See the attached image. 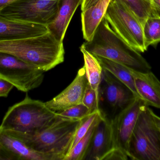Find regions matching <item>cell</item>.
I'll return each instance as SVG.
<instances>
[{
  "mask_svg": "<svg viewBox=\"0 0 160 160\" xmlns=\"http://www.w3.org/2000/svg\"><path fill=\"white\" fill-rule=\"evenodd\" d=\"M146 105L143 101L137 97L111 120L113 149L119 150L128 157L130 140L139 114Z\"/></svg>",
  "mask_w": 160,
  "mask_h": 160,
  "instance_id": "30bf717a",
  "label": "cell"
},
{
  "mask_svg": "<svg viewBox=\"0 0 160 160\" xmlns=\"http://www.w3.org/2000/svg\"><path fill=\"white\" fill-rule=\"evenodd\" d=\"M134 13L143 26L147 19L158 12L153 0H121Z\"/></svg>",
  "mask_w": 160,
  "mask_h": 160,
  "instance_id": "44dd1931",
  "label": "cell"
},
{
  "mask_svg": "<svg viewBox=\"0 0 160 160\" xmlns=\"http://www.w3.org/2000/svg\"><path fill=\"white\" fill-rule=\"evenodd\" d=\"M82 2V0H58L57 15L48 27L49 32L59 41H63L70 21Z\"/></svg>",
  "mask_w": 160,
  "mask_h": 160,
  "instance_id": "9a60e30c",
  "label": "cell"
},
{
  "mask_svg": "<svg viewBox=\"0 0 160 160\" xmlns=\"http://www.w3.org/2000/svg\"><path fill=\"white\" fill-rule=\"evenodd\" d=\"M104 17L112 29L130 47L140 53L147 50L142 25L123 1L111 0Z\"/></svg>",
  "mask_w": 160,
  "mask_h": 160,
  "instance_id": "8992f818",
  "label": "cell"
},
{
  "mask_svg": "<svg viewBox=\"0 0 160 160\" xmlns=\"http://www.w3.org/2000/svg\"><path fill=\"white\" fill-rule=\"evenodd\" d=\"M0 51L13 54L45 72L64 61L63 41L49 32L38 36L0 41Z\"/></svg>",
  "mask_w": 160,
  "mask_h": 160,
  "instance_id": "7a4b0ae2",
  "label": "cell"
},
{
  "mask_svg": "<svg viewBox=\"0 0 160 160\" xmlns=\"http://www.w3.org/2000/svg\"><path fill=\"white\" fill-rule=\"evenodd\" d=\"M57 116L58 113L50 110L45 102L32 99L27 94L23 100L9 107L0 129L35 132L48 126Z\"/></svg>",
  "mask_w": 160,
  "mask_h": 160,
  "instance_id": "277c9868",
  "label": "cell"
},
{
  "mask_svg": "<svg viewBox=\"0 0 160 160\" xmlns=\"http://www.w3.org/2000/svg\"><path fill=\"white\" fill-rule=\"evenodd\" d=\"M96 56L102 68L111 72L116 78L128 86L135 95L139 97L135 89L134 79L129 69L121 64L110 59L100 56Z\"/></svg>",
  "mask_w": 160,
  "mask_h": 160,
  "instance_id": "d6986e66",
  "label": "cell"
},
{
  "mask_svg": "<svg viewBox=\"0 0 160 160\" xmlns=\"http://www.w3.org/2000/svg\"><path fill=\"white\" fill-rule=\"evenodd\" d=\"M99 1V0H82L81 4V10L82 11L85 10L97 3Z\"/></svg>",
  "mask_w": 160,
  "mask_h": 160,
  "instance_id": "83f0119b",
  "label": "cell"
},
{
  "mask_svg": "<svg viewBox=\"0 0 160 160\" xmlns=\"http://www.w3.org/2000/svg\"><path fill=\"white\" fill-rule=\"evenodd\" d=\"M83 119H70L58 114L51 124L38 131H4L33 150L50 156L53 160H65L72 149L76 132Z\"/></svg>",
  "mask_w": 160,
  "mask_h": 160,
  "instance_id": "6da1fadb",
  "label": "cell"
},
{
  "mask_svg": "<svg viewBox=\"0 0 160 160\" xmlns=\"http://www.w3.org/2000/svg\"><path fill=\"white\" fill-rule=\"evenodd\" d=\"M14 85L9 82L0 78V97H7Z\"/></svg>",
  "mask_w": 160,
  "mask_h": 160,
  "instance_id": "4316f807",
  "label": "cell"
},
{
  "mask_svg": "<svg viewBox=\"0 0 160 160\" xmlns=\"http://www.w3.org/2000/svg\"><path fill=\"white\" fill-rule=\"evenodd\" d=\"M146 105L139 114L130 140L128 157L133 160H160V131Z\"/></svg>",
  "mask_w": 160,
  "mask_h": 160,
  "instance_id": "5b68a950",
  "label": "cell"
},
{
  "mask_svg": "<svg viewBox=\"0 0 160 160\" xmlns=\"http://www.w3.org/2000/svg\"><path fill=\"white\" fill-rule=\"evenodd\" d=\"M152 115L155 123H156V126L158 127L160 131V117L157 116L156 114H155V113L153 111H152Z\"/></svg>",
  "mask_w": 160,
  "mask_h": 160,
  "instance_id": "f546056e",
  "label": "cell"
},
{
  "mask_svg": "<svg viewBox=\"0 0 160 160\" xmlns=\"http://www.w3.org/2000/svg\"><path fill=\"white\" fill-rule=\"evenodd\" d=\"M111 0H99L94 5L82 11V32L86 41H90L105 16Z\"/></svg>",
  "mask_w": 160,
  "mask_h": 160,
  "instance_id": "2e32d148",
  "label": "cell"
},
{
  "mask_svg": "<svg viewBox=\"0 0 160 160\" xmlns=\"http://www.w3.org/2000/svg\"><path fill=\"white\" fill-rule=\"evenodd\" d=\"M57 113L63 117L78 120L84 119L91 114L88 108L83 103L75 105Z\"/></svg>",
  "mask_w": 160,
  "mask_h": 160,
  "instance_id": "cb8c5ba5",
  "label": "cell"
},
{
  "mask_svg": "<svg viewBox=\"0 0 160 160\" xmlns=\"http://www.w3.org/2000/svg\"><path fill=\"white\" fill-rule=\"evenodd\" d=\"M0 142L18 156L19 160H53L50 156L33 150L20 140L1 129Z\"/></svg>",
  "mask_w": 160,
  "mask_h": 160,
  "instance_id": "e0dca14e",
  "label": "cell"
},
{
  "mask_svg": "<svg viewBox=\"0 0 160 160\" xmlns=\"http://www.w3.org/2000/svg\"><path fill=\"white\" fill-rule=\"evenodd\" d=\"M48 32L47 25L14 20L0 15V41L38 36Z\"/></svg>",
  "mask_w": 160,
  "mask_h": 160,
  "instance_id": "4fadbf2b",
  "label": "cell"
},
{
  "mask_svg": "<svg viewBox=\"0 0 160 160\" xmlns=\"http://www.w3.org/2000/svg\"><path fill=\"white\" fill-rule=\"evenodd\" d=\"M88 83L83 66L71 83L52 99L45 102L50 110L55 112L63 111L70 107L82 103L85 91Z\"/></svg>",
  "mask_w": 160,
  "mask_h": 160,
  "instance_id": "8fae6325",
  "label": "cell"
},
{
  "mask_svg": "<svg viewBox=\"0 0 160 160\" xmlns=\"http://www.w3.org/2000/svg\"><path fill=\"white\" fill-rule=\"evenodd\" d=\"M81 47L96 56L110 59L129 69L142 72L151 71V67L140 52L130 47L113 31L104 18L93 38Z\"/></svg>",
  "mask_w": 160,
  "mask_h": 160,
  "instance_id": "3957f363",
  "label": "cell"
},
{
  "mask_svg": "<svg viewBox=\"0 0 160 160\" xmlns=\"http://www.w3.org/2000/svg\"><path fill=\"white\" fill-rule=\"evenodd\" d=\"M113 148L111 121L102 116L95 127L83 160H104Z\"/></svg>",
  "mask_w": 160,
  "mask_h": 160,
  "instance_id": "7c38bea8",
  "label": "cell"
},
{
  "mask_svg": "<svg viewBox=\"0 0 160 160\" xmlns=\"http://www.w3.org/2000/svg\"><path fill=\"white\" fill-rule=\"evenodd\" d=\"M135 89L145 104L160 109V81L150 71L142 72L130 70Z\"/></svg>",
  "mask_w": 160,
  "mask_h": 160,
  "instance_id": "5bb4252c",
  "label": "cell"
},
{
  "mask_svg": "<svg viewBox=\"0 0 160 160\" xmlns=\"http://www.w3.org/2000/svg\"><path fill=\"white\" fill-rule=\"evenodd\" d=\"M98 95L100 112L110 121L138 97L128 86L104 69L99 86Z\"/></svg>",
  "mask_w": 160,
  "mask_h": 160,
  "instance_id": "52a82bcc",
  "label": "cell"
},
{
  "mask_svg": "<svg viewBox=\"0 0 160 160\" xmlns=\"http://www.w3.org/2000/svg\"><path fill=\"white\" fill-rule=\"evenodd\" d=\"M103 116L100 112L98 114L89 130L84 136L73 147L65 160H83L98 122Z\"/></svg>",
  "mask_w": 160,
  "mask_h": 160,
  "instance_id": "7402d4cb",
  "label": "cell"
},
{
  "mask_svg": "<svg viewBox=\"0 0 160 160\" xmlns=\"http://www.w3.org/2000/svg\"><path fill=\"white\" fill-rule=\"evenodd\" d=\"M19 0H0V11L6 7Z\"/></svg>",
  "mask_w": 160,
  "mask_h": 160,
  "instance_id": "f1b7e54d",
  "label": "cell"
},
{
  "mask_svg": "<svg viewBox=\"0 0 160 160\" xmlns=\"http://www.w3.org/2000/svg\"><path fill=\"white\" fill-rule=\"evenodd\" d=\"M44 71L8 53L0 51V78L27 93L43 82Z\"/></svg>",
  "mask_w": 160,
  "mask_h": 160,
  "instance_id": "ba28073f",
  "label": "cell"
},
{
  "mask_svg": "<svg viewBox=\"0 0 160 160\" xmlns=\"http://www.w3.org/2000/svg\"><path fill=\"white\" fill-rule=\"evenodd\" d=\"M82 103L88 108L91 114L100 111L98 92L92 89L88 84L85 91Z\"/></svg>",
  "mask_w": 160,
  "mask_h": 160,
  "instance_id": "603a6c76",
  "label": "cell"
},
{
  "mask_svg": "<svg viewBox=\"0 0 160 160\" xmlns=\"http://www.w3.org/2000/svg\"><path fill=\"white\" fill-rule=\"evenodd\" d=\"M58 0H19L0 11L10 19L48 25L55 19Z\"/></svg>",
  "mask_w": 160,
  "mask_h": 160,
  "instance_id": "9c48e42d",
  "label": "cell"
},
{
  "mask_svg": "<svg viewBox=\"0 0 160 160\" xmlns=\"http://www.w3.org/2000/svg\"><path fill=\"white\" fill-rule=\"evenodd\" d=\"M153 1L157 11L160 12V0H153Z\"/></svg>",
  "mask_w": 160,
  "mask_h": 160,
  "instance_id": "4dcf8cb0",
  "label": "cell"
},
{
  "mask_svg": "<svg viewBox=\"0 0 160 160\" xmlns=\"http://www.w3.org/2000/svg\"><path fill=\"white\" fill-rule=\"evenodd\" d=\"M0 160H19V158L0 142Z\"/></svg>",
  "mask_w": 160,
  "mask_h": 160,
  "instance_id": "484cf974",
  "label": "cell"
},
{
  "mask_svg": "<svg viewBox=\"0 0 160 160\" xmlns=\"http://www.w3.org/2000/svg\"><path fill=\"white\" fill-rule=\"evenodd\" d=\"M99 112L100 111L93 113L82 120L81 125L76 132L75 139H74V142H73L72 148L88 132L90 129V127L92 126L93 122L97 117L98 114Z\"/></svg>",
  "mask_w": 160,
  "mask_h": 160,
  "instance_id": "d4e9b609",
  "label": "cell"
},
{
  "mask_svg": "<svg viewBox=\"0 0 160 160\" xmlns=\"http://www.w3.org/2000/svg\"><path fill=\"white\" fill-rule=\"evenodd\" d=\"M145 45L148 49L149 46L160 42V16L159 12L150 15L143 26Z\"/></svg>",
  "mask_w": 160,
  "mask_h": 160,
  "instance_id": "ffe728a7",
  "label": "cell"
},
{
  "mask_svg": "<svg viewBox=\"0 0 160 160\" xmlns=\"http://www.w3.org/2000/svg\"><path fill=\"white\" fill-rule=\"evenodd\" d=\"M80 50L83 56V67L88 84L92 89L98 92L103 68L95 55L86 50L82 47H80Z\"/></svg>",
  "mask_w": 160,
  "mask_h": 160,
  "instance_id": "ac0fdd59",
  "label": "cell"
}]
</instances>
